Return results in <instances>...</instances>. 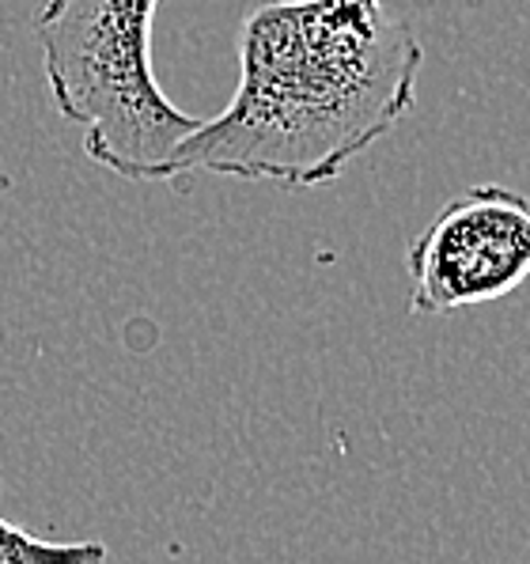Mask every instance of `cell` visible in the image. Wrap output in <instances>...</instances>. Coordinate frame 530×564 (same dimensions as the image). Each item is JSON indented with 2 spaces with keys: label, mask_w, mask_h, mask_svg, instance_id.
Segmentation results:
<instances>
[{
  "label": "cell",
  "mask_w": 530,
  "mask_h": 564,
  "mask_svg": "<svg viewBox=\"0 0 530 564\" xmlns=\"http://www.w3.org/2000/svg\"><path fill=\"white\" fill-rule=\"evenodd\" d=\"M102 542H46L0 516V564H107Z\"/></svg>",
  "instance_id": "cell-4"
},
{
  "label": "cell",
  "mask_w": 530,
  "mask_h": 564,
  "mask_svg": "<svg viewBox=\"0 0 530 564\" xmlns=\"http://www.w3.org/2000/svg\"><path fill=\"white\" fill-rule=\"evenodd\" d=\"M405 269L424 318L511 296L530 276V202L497 182L463 189L410 242Z\"/></svg>",
  "instance_id": "cell-3"
},
{
  "label": "cell",
  "mask_w": 530,
  "mask_h": 564,
  "mask_svg": "<svg viewBox=\"0 0 530 564\" xmlns=\"http://www.w3.org/2000/svg\"><path fill=\"white\" fill-rule=\"evenodd\" d=\"M155 8L160 0H46L34 15L54 107L84 129V155L129 182H167L179 144L205 121L155 80Z\"/></svg>",
  "instance_id": "cell-2"
},
{
  "label": "cell",
  "mask_w": 530,
  "mask_h": 564,
  "mask_svg": "<svg viewBox=\"0 0 530 564\" xmlns=\"http://www.w3.org/2000/svg\"><path fill=\"white\" fill-rule=\"evenodd\" d=\"M424 50L383 0H266L239 28V88L179 144L171 178L315 189L417 107Z\"/></svg>",
  "instance_id": "cell-1"
}]
</instances>
